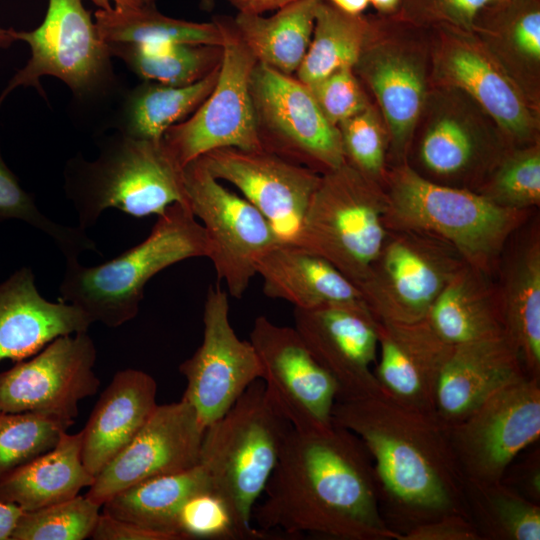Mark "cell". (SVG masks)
<instances>
[{
  "label": "cell",
  "mask_w": 540,
  "mask_h": 540,
  "mask_svg": "<svg viewBox=\"0 0 540 540\" xmlns=\"http://www.w3.org/2000/svg\"><path fill=\"white\" fill-rule=\"evenodd\" d=\"M252 512L266 536L315 535L336 540H400L385 522L371 456L349 430L292 427Z\"/></svg>",
  "instance_id": "1"
},
{
  "label": "cell",
  "mask_w": 540,
  "mask_h": 540,
  "mask_svg": "<svg viewBox=\"0 0 540 540\" xmlns=\"http://www.w3.org/2000/svg\"><path fill=\"white\" fill-rule=\"evenodd\" d=\"M332 422L354 433L368 450L382 515L392 530L402 536L444 515L470 518L465 478L448 426L436 413L409 407L381 391L337 400Z\"/></svg>",
  "instance_id": "2"
},
{
  "label": "cell",
  "mask_w": 540,
  "mask_h": 540,
  "mask_svg": "<svg viewBox=\"0 0 540 540\" xmlns=\"http://www.w3.org/2000/svg\"><path fill=\"white\" fill-rule=\"evenodd\" d=\"M383 186L388 230L429 234L452 246L466 264L492 276L529 211L501 207L480 193L432 181L407 161L388 167Z\"/></svg>",
  "instance_id": "3"
},
{
  "label": "cell",
  "mask_w": 540,
  "mask_h": 540,
  "mask_svg": "<svg viewBox=\"0 0 540 540\" xmlns=\"http://www.w3.org/2000/svg\"><path fill=\"white\" fill-rule=\"evenodd\" d=\"M291 429L258 379L204 431L198 464L242 539L266 536L252 525V512Z\"/></svg>",
  "instance_id": "4"
},
{
  "label": "cell",
  "mask_w": 540,
  "mask_h": 540,
  "mask_svg": "<svg viewBox=\"0 0 540 540\" xmlns=\"http://www.w3.org/2000/svg\"><path fill=\"white\" fill-rule=\"evenodd\" d=\"M209 250L204 227L186 204L174 203L158 216L145 240L114 259L92 267L66 260L60 298L92 323L116 328L137 315L151 278L186 259L208 258Z\"/></svg>",
  "instance_id": "5"
},
{
  "label": "cell",
  "mask_w": 540,
  "mask_h": 540,
  "mask_svg": "<svg viewBox=\"0 0 540 540\" xmlns=\"http://www.w3.org/2000/svg\"><path fill=\"white\" fill-rule=\"evenodd\" d=\"M182 169L162 139H136L119 132L107 138L92 161L70 159L64 188L84 230L101 213L116 208L142 218L161 215L174 203L186 204Z\"/></svg>",
  "instance_id": "6"
},
{
  "label": "cell",
  "mask_w": 540,
  "mask_h": 540,
  "mask_svg": "<svg viewBox=\"0 0 540 540\" xmlns=\"http://www.w3.org/2000/svg\"><path fill=\"white\" fill-rule=\"evenodd\" d=\"M382 183L345 162L321 174L295 244L333 264L357 287L386 240Z\"/></svg>",
  "instance_id": "7"
},
{
  "label": "cell",
  "mask_w": 540,
  "mask_h": 540,
  "mask_svg": "<svg viewBox=\"0 0 540 540\" xmlns=\"http://www.w3.org/2000/svg\"><path fill=\"white\" fill-rule=\"evenodd\" d=\"M513 147L470 97L457 89L432 86L408 154L414 151L413 168L422 176L476 191Z\"/></svg>",
  "instance_id": "8"
},
{
  "label": "cell",
  "mask_w": 540,
  "mask_h": 540,
  "mask_svg": "<svg viewBox=\"0 0 540 540\" xmlns=\"http://www.w3.org/2000/svg\"><path fill=\"white\" fill-rule=\"evenodd\" d=\"M12 33L16 41L29 45L31 56L2 91L0 106L17 87H34L43 95L40 79L45 76L64 82L81 104L120 92L107 44L81 0H48L45 18L36 29Z\"/></svg>",
  "instance_id": "9"
},
{
  "label": "cell",
  "mask_w": 540,
  "mask_h": 540,
  "mask_svg": "<svg viewBox=\"0 0 540 540\" xmlns=\"http://www.w3.org/2000/svg\"><path fill=\"white\" fill-rule=\"evenodd\" d=\"M353 70L376 100L395 163L406 161L414 129L432 87L429 29L396 16H373Z\"/></svg>",
  "instance_id": "10"
},
{
  "label": "cell",
  "mask_w": 540,
  "mask_h": 540,
  "mask_svg": "<svg viewBox=\"0 0 540 540\" xmlns=\"http://www.w3.org/2000/svg\"><path fill=\"white\" fill-rule=\"evenodd\" d=\"M213 20L224 37L217 81L195 112L162 137L181 168L216 149H262L250 92L257 60L239 37L232 17L216 16Z\"/></svg>",
  "instance_id": "11"
},
{
  "label": "cell",
  "mask_w": 540,
  "mask_h": 540,
  "mask_svg": "<svg viewBox=\"0 0 540 540\" xmlns=\"http://www.w3.org/2000/svg\"><path fill=\"white\" fill-rule=\"evenodd\" d=\"M449 244L412 230H388L384 245L358 286L377 320H423L448 281L465 265Z\"/></svg>",
  "instance_id": "12"
},
{
  "label": "cell",
  "mask_w": 540,
  "mask_h": 540,
  "mask_svg": "<svg viewBox=\"0 0 540 540\" xmlns=\"http://www.w3.org/2000/svg\"><path fill=\"white\" fill-rule=\"evenodd\" d=\"M432 86L457 89L480 106L514 147L539 142V110L471 30L429 29Z\"/></svg>",
  "instance_id": "13"
},
{
  "label": "cell",
  "mask_w": 540,
  "mask_h": 540,
  "mask_svg": "<svg viewBox=\"0 0 540 540\" xmlns=\"http://www.w3.org/2000/svg\"><path fill=\"white\" fill-rule=\"evenodd\" d=\"M186 205L204 227L211 260L227 293L241 298L256 274V261L280 242L265 216L222 185L197 158L182 169Z\"/></svg>",
  "instance_id": "14"
},
{
  "label": "cell",
  "mask_w": 540,
  "mask_h": 540,
  "mask_svg": "<svg viewBox=\"0 0 540 540\" xmlns=\"http://www.w3.org/2000/svg\"><path fill=\"white\" fill-rule=\"evenodd\" d=\"M250 92L262 149L320 174L346 162L337 126L295 76L257 62Z\"/></svg>",
  "instance_id": "15"
},
{
  "label": "cell",
  "mask_w": 540,
  "mask_h": 540,
  "mask_svg": "<svg viewBox=\"0 0 540 540\" xmlns=\"http://www.w3.org/2000/svg\"><path fill=\"white\" fill-rule=\"evenodd\" d=\"M465 480L501 481L509 465L540 437V378L524 376L448 426Z\"/></svg>",
  "instance_id": "16"
},
{
  "label": "cell",
  "mask_w": 540,
  "mask_h": 540,
  "mask_svg": "<svg viewBox=\"0 0 540 540\" xmlns=\"http://www.w3.org/2000/svg\"><path fill=\"white\" fill-rule=\"evenodd\" d=\"M96 348L87 332L57 337L29 360L0 372V411L74 422L79 402L98 391Z\"/></svg>",
  "instance_id": "17"
},
{
  "label": "cell",
  "mask_w": 540,
  "mask_h": 540,
  "mask_svg": "<svg viewBox=\"0 0 540 540\" xmlns=\"http://www.w3.org/2000/svg\"><path fill=\"white\" fill-rule=\"evenodd\" d=\"M229 295L210 286L203 309V339L179 366L186 379L182 396L206 429L224 415L245 390L262 379V367L250 341L241 340L229 319Z\"/></svg>",
  "instance_id": "18"
},
{
  "label": "cell",
  "mask_w": 540,
  "mask_h": 540,
  "mask_svg": "<svg viewBox=\"0 0 540 540\" xmlns=\"http://www.w3.org/2000/svg\"><path fill=\"white\" fill-rule=\"evenodd\" d=\"M249 341L258 355L266 391L292 427L300 431L331 427L337 384L295 328L261 315L254 320Z\"/></svg>",
  "instance_id": "19"
},
{
  "label": "cell",
  "mask_w": 540,
  "mask_h": 540,
  "mask_svg": "<svg viewBox=\"0 0 540 540\" xmlns=\"http://www.w3.org/2000/svg\"><path fill=\"white\" fill-rule=\"evenodd\" d=\"M293 318L308 350L335 380L337 400L382 391L374 375L377 320L364 301L294 308Z\"/></svg>",
  "instance_id": "20"
},
{
  "label": "cell",
  "mask_w": 540,
  "mask_h": 540,
  "mask_svg": "<svg viewBox=\"0 0 540 540\" xmlns=\"http://www.w3.org/2000/svg\"><path fill=\"white\" fill-rule=\"evenodd\" d=\"M199 159L265 216L280 242L296 243L320 173L264 149L221 148Z\"/></svg>",
  "instance_id": "21"
},
{
  "label": "cell",
  "mask_w": 540,
  "mask_h": 540,
  "mask_svg": "<svg viewBox=\"0 0 540 540\" xmlns=\"http://www.w3.org/2000/svg\"><path fill=\"white\" fill-rule=\"evenodd\" d=\"M204 431L185 399L157 405L131 442L96 475L85 495L102 507L130 486L196 466Z\"/></svg>",
  "instance_id": "22"
},
{
  "label": "cell",
  "mask_w": 540,
  "mask_h": 540,
  "mask_svg": "<svg viewBox=\"0 0 540 540\" xmlns=\"http://www.w3.org/2000/svg\"><path fill=\"white\" fill-rule=\"evenodd\" d=\"M377 335L374 375L382 391L404 405L435 413L439 377L453 346L425 319L412 323L377 320Z\"/></svg>",
  "instance_id": "23"
},
{
  "label": "cell",
  "mask_w": 540,
  "mask_h": 540,
  "mask_svg": "<svg viewBox=\"0 0 540 540\" xmlns=\"http://www.w3.org/2000/svg\"><path fill=\"white\" fill-rule=\"evenodd\" d=\"M528 376L505 336L453 346L439 377L435 413L458 423L509 383Z\"/></svg>",
  "instance_id": "24"
},
{
  "label": "cell",
  "mask_w": 540,
  "mask_h": 540,
  "mask_svg": "<svg viewBox=\"0 0 540 540\" xmlns=\"http://www.w3.org/2000/svg\"><path fill=\"white\" fill-rule=\"evenodd\" d=\"M91 324L77 306L43 298L28 267L0 283V363L25 360L57 337L87 332Z\"/></svg>",
  "instance_id": "25"
},
{
  "label": "cell",
  "mask_w": 540,
  "mask_h": 540,
  "mask_svg": "<svg viewBox=\"0 0 540 540\" xmlns=\"http://www.w3.org/2000/svg\"><path fill=\"white\" fill-rule=\"evenodd\" d=\"M157 383L133 368L118 371L82 430V462L96 477L135 437L157 407Z\"/></svg>",
  "instance_id": "26"
},
{
  "label": "cell",
  "mask_w": 540,
  "mask_h": 540,
  "mask_svg": "<svg viewBox=\"0 0 540 540\" xmlns=\"http://www.w3.org/2000/svg\"><path fill=\"white\" fill-rule=\"evenodd\" d=\"M471 31L540 109V0H495L477 13Z\"/></svg>",
  "instance_id": "27"
},
{
  "label": "cell",
  "mask_w": 540,
  "mask_h": 540,
  "mask_svg": "<svg viewBox=\"0 0 540 540\" xmlns=\"http://www.w3.org/2000/svg\"><path fill=\"white\" fill-rule=\"evenodd\" d=\"M264 294L313 308L331 303L364 301L358 287L322 256L297 244L278 242L256 261Z\"/></svg>",
  "instance_id": "28"
},
{
  "label": "cell",
  "mask_w": 540,
  "mask_h": 540,
  "mask_svg": "<svg viewBox=\"0 0 540 540\" xmlns=\"http://www.w3.org/2000/svg\"><path fill=\"white\" fill-rule=\"evenodd\" d=\"M424 319L451 346L504 335L498 287L468 264L448 281Z\"/></svg>",
  "instance_id": "29"
},
{
  "label": "cell",
  "mask_w": 540,
  "mask_h": 540,
  "mask_svg": "<svg viewBox=\"0 0 540 540\" xmlns=\"http://www.w3.org/2000/svg\"><path fill=\"white\" fill-rule=\"evenodd\" d=\"M95 481L82 462V431L0 477V501L32 511L69 500Z\"/></svg>",
  "instance_id": "30"
},
{
  "label": "cell",
  "mask_w": 540,
  "mask_h": 540,
  "mask_svg": "<svg viewBox=\"0 0 540 540\" xmlns=\"http://www.w3.org/2000/svg\"><path fill=\"white\" fill-rule=\"evenodd\" d=\"M498 287L504 336L529 377L540 378V239L532 233L516 248Z\"/></svg>",
  "instance_id": "31"
},
{
  "label": "cell",
  "mask_w": 540,
  "mask_h": 540,
  "mask_svg": "<svg viewBox=\"0 0 540 540\" xmlns=\"http://www.w3.org/2000/svg\"><path fill=\"white\" fill-rule=\"evenodd\" d=\"M209 491L210 480L197 464L122 490L102 505V512L161 533L169 540H183L178 529L183 507L194 496Z\"/></svg>",
  "instance_id": "32"
},
{
  "label": "cell",
  "mask_w": 540,
  "mask_h": 540,
  "mask_svg": "<svg viewBox=\"0 0 540 540\" xmlns=\"http://www.w3.org/2000/svg\"><path fill=\"white\" fill-rule=\"evenodd\" d=\"M220 65L187 86L145 81L120 97L112 127L136 139L160 141L172 126L187 119L212 91Z\"/></svg>",
  "instance_id": "33"
},
{
  "label": "cell",
  "mask_w": 540,
  "mask_h": 540,
  "mask_svg": "<svg viewBox=\"0 0 540 540\" xmlns=\"http://www.w3.org/2000/svg\"><path fill=\"white\" fill-rule=\"evenodd\" d=\"M320 2L297 0L268 17L238 12L232 21L257 62L294 76L308 50Z\"/></svg>",
  "instance_id": "34"
},
{
  "label": "cell",
  "mask_w": 540,
  "mask_h": 540,
  "mask_svg": "<svg viewBox=\"0 0 540 540\" xmlns=\"http://www.w3.org/2000/svg\"><path fill=\"white\" fill-rule=\"evenodd\" d=\"M157 0H139L98 9L95 24L105 43L135 45L206 44L223 46L224 37L215 20L192 22L161 13Z\"/></svg>",
  "instance_id": "35"
},
{
  "label": "cell",
  "mask_w": 540,
  "mask_h": 540,
  "mask_svg": "<svg viewBox=\"0 0 540 540\" xmlns=\"http://www.w3.org/2000/svg\"><path fill=\"white\" fill-rule=\"evenodd\" d=\"M372 26L373 16L350 15L321 0L308 50L295 77L310 85L339 69L353 68Z\"/></svg>",
  "instance_id": "36"
},
{
  "label": "cell",
  "mask_w": 540,
  "mask_h": 540,
  "mask_svg": "<svg viewBox=\"0 0 540 540\" xmlns=\"http://www.w3.org/2000/svg\"><path fill=\"white\" fill-rule=\"evenodd\" d=\"M138 77L170 86L191 85L211 73L222 61V46L206 44L135 45L106 43Z\"/></svg>",
  "instance_id": "37"
},
{
  "label": "cell",
  "mask_w": 540,
  "mask_h": 540,
  "mask_svg": "<svg viewBox=\"0 0 540 540\" xmlns=\"http://www.w3.org/2000/svg\"><path fill=\"white\" fill-rule=\"evenodd\" d=\"M465 496L481 540H540V504L502 480H465Z\"/></svg>",
  "instance_id": "38"
},
{
  "label": "cell",
  "mask_w": 540,
  "mask_h": 540,
  "mask_svg": "<svg viewBox=\"0 0 540 540\" xmlns=\"http://www.w3.org/2000/svg\"><path fill=\"white\" fill-rule=\"evenodd\" d=\"M493 203L529 211L540 204V144L513 147L477 188Z\"/></svg>",
  "instance_id": "39"
},
{
  "label": "cell",
  "mask_w": 540,
  "mask_h": 540,
  "mask_svg": "<svg viewBox=\"0 0 540 540\" xmlns=\"http://www.w3.org/2000/svg\"><path fill=\"white\" fill-rule=\"evenodd\" d=\"M23 221L48 236L61 251L65 260L78 259L87 250L97 251L86 230L59 224L37 207L33 197L19 184L0 153V220Z\"/></svg>",
  "instance_id": "40"
},
{
  "label": "cell",
  "mask_w": 540,
  "mask_h": 540,
  "mask_svg": "<svg viewBox=\"0 0 540 540\" xmlns=\"http://www.w3.org/2000/svg\"><path fill=\"white\" fill-rule=\"evenodd\" d=\"M73 423L32 412L0 411V477L52 449Z\"/></svg>",
  "instance_id": "41"
},
{
  "label": "cell",
  "mask_w": 540,
  "mask_h": 540,
  "mask_svg": "<svg viewBox=\"0 0 540 540\" xmlns=\"http://www.w3.org/2000/svg\"><path fill=\"white\" fill-rule=\"evenodd\" d=\"M101 506L86 495L23 511L10 540H84L91 537Z\"/></svg>",
  "instance_id": "42"
},
{
  "label": "cell",
  "mask_w": 540,
  "mask_h": 540,
  "mask_svg": "<svg viewBox=\"0 0 540 540\" xmlns=\"http://www.w3.org/2000/svg\"><path fill=\"white\" fill-rule=\"evenodd\" d=\"M346 162L383 184L388 166L389 136L372 102L337 125Z\"/></svg>",
  "instance_id": "43"
},
{
  "label": "cell",
  "mask_w": 540,
  "mask_h": 540,
  "mask_svg": "<svg viewBox=\"0 0 540 540\" xmlns=\"http://www.w3.org/2000/svg\"><path fill=\"white\" fill-rule=\"evenodd\" d=\"M361 84L353 68H342L307 86L323 115L337 126L371 103Z\"/></svg>",
  "instance_id": "44"
},
{
  "label": "cell",
  "mask_w": 540,
  "mask_h": 540,
  "mask_svg": "<svg viewBox=\"0 0 540 540\" xmlns=\"http://www.w3.org/2000/svg\"><path fill=\"white\" fill-rule=\"evenodd\" d=\"M178 529L183 540L242 539L227 507L212 491L196 495L185 504Z\"/></svg>",
  "instance_id": "45"
},
{
  "label": "cell",
  "mask_w": 540,
  "mask_h": 540,
  "mask_svg": "<svg viewBox=\"0 0 540 540\" xmlns=\"http://www.w3.org/2000/svg\"><path fill=\"white\" fill-rule=\"evenodd\" d=\"M495 0H400L397 18L421 28L452 26L471 30L477 13Z\"/></svg>",
  "instance_id": "46"
},
{
  "label": "cell",
  "mask_w": 540,
  "mask_h": 540,
  "mask_svg": "<svg viewBox=\"0 0 540 540\" xmlns=\"http://www.w3.org/2000/svg\"><path fill=\"white\" fill-rule=\"evenodd\" d=\"M401 540H481V537L468 516L449 514L409 529Z\"/></svg>",
  "instance_id": "47"
},
{
  "label": "cell",
  "mask_w": 540,
  "mask_h": 540,
  "mask_svg": "<svg viewBox=\"0 0 540 540\" xmlns=\"http://www.w3.org/2000/svg\"><path fill=\"white\" fill-rule=\"evenodd\" d=\"M502 481L527 499L540 504V451L535 449L507 468Z\"/></svg>",
  "instance_id": "48"
},
{
  "label": "cell",
  "mask_w": 540,
  "mask_h": 540,
  "mask_svg": "<svg viewBox=\"0 0 540 540\" xmlns=\"http://www.w3.org/2000/svg\"><path fill=\"white\" fill-rule=\"evenodd\" d=\"M93 540H169L165 535L101 512L93 529Z\"/></svg>",
  "instance_id": "49"
},
{
  "label": "cell",
  "mask_w": 540,
  "mask_h": 540,
  "mask_svg": "<svg viewBox=\"0 0 540 540\" xmlns=\"http://www.w3.org/2000/svg\"><path fill=\"white\" fill-rule=\"evenodd\" d=\"M240 13L263 14L276 11L297 0H227Z\"/></svg>",
  "instance_id": "50"
},
{
  "label": "cell",
  "mask_w": 540,
  "mask_h": 540,
  "mask_svg": "<svg viewBox=\"0 0 540 540\" xmlns=\"http://www.w3.org/2000/svg\"><path fill=\"white\" fill-rule=\"evenodd\" d=\"M22 512L16 505L0 501V540H10Z\"/></svg>",
  "instance_id": "51"
},
{
  "label": "cell",
  "mask_w": 540,
  "mask_h": 540,
  "mask_svg": "<svg viewBox=\"0 0 540 540\" xmlns=\"http://www.w3.org/2000/svg\"><path fill=\"white\" fill-rule=\"evenodd\" d=\"M338 10L350 14L361 15L370 4V0H325Z\"/></svg>",
  "instance_id": "52"
},
{
  "label": "cell",
  "mask_w": 540,
  "mask_h": 540,
  "mask_svg": "<svg viewBox=\"0 0 540 540\" xmlns=\"http://www.w3.org/2000/svg\"><path fill=\"white\" fill-rule=\"evenodd\" d=\"M370 4L377 10L378 15L393 16L398 11L400 0H370Z\"/></svg>",
  "instance_id": "53"
},
{
  "label": "cell",
  "mask_w": 540,
  "mask_h": 540,
  "mask_svg": "<svg viewBox=\"0 0 540 540\" xmlns=\"http://www.w3.org/2000/svg\"><path fill=\"white\" fill-rule=\"evenodd\" d=\"M13 28L4 29L0 27V48L5 49L10 47L16 40L12 33Z\"/></svg>",
  "instance_id": "54"
},
{
  "label": "cell",
  "mask_w": 540,
  "mask_h": 540,
  "mask_svg": "<svg viewBox=\"0 0 540 540\" xmlns=\"http://www.w3.org/2000/svg\"><path fill=\"white\" fill-rule=\"evenodd\" d=\"M99 9H109L113 5L130 3L135 0H92Z\"/></svg>",
  "instance_id": "55"
},
{
  "label": "cell",
  "mask_w": 540,
  "mask_h": 540,
  "mask_svg": "<svg viewBox=\"0 0 540 540\" xmlns=\"http://www.w3.org/2000/svg\"><path fill=\"white\" fill-rule=\"evenodd\" d=\"M199 7L205 12H212L216 6L217 0H198Z\"/></svg>",
  "instance_id": "56"
}]
</instances>
